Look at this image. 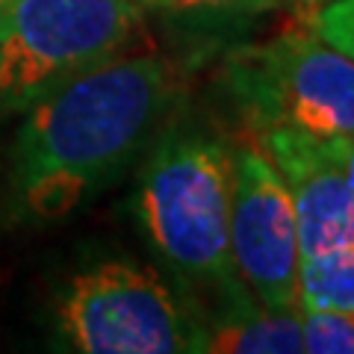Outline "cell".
Returning a JSON list of instances; mask_svg holds the SVG:
<instances>
[{"instance_id":"6da1fadb","label":"cell","mask_w":354,"mask_h":354,"mask_svg":"<svg viewBox=\"0 0 354 354\" xmlns=\"http://www.w3.org/2000/svg\"><path fill=\"white\" fill-rule=\"evenodd\" d=\"M177 74L162 57H115L30 104L12 183L32 216L59 218L136 157L169 115Z\"/></svg>"},{"instance_id":"7a4b0ae2","label":"cell","mask_w":354,"mask_h":354,"mask_svg":"<svg viewBox=\"0 0 354 354\" xmlns=\"http://www.w3.org/2000/svg\"><path fill=\"white\" fill-rule=\"evenodd\" d=\"M230 177L234 148L209 136H174L153 151L136 189V216L186 281L209 283L239 298L230 257Z\"/></svg>"},{"instance_id":"3957f363","label":"cell","mask_w":354,"mask_h":354,"mask_svg":"<svg viewBox=\"0 0 354 354\" xmlns=\"http://www.w3.org/2000/svg\"><path fill=\"white\" fill-rule=\"evenodd\" d=\"M139 0H0V109H27L57 86L124 53Z\"/></svg>"},{"instance_id":"277c9868","label":"cell","mask_w":354,"mask_h":354,"mask_svg":"<svg viewBox=\"0 0 354 354\" xmlns=\"http://www.w3.org/2000/svg\"><path fill=\"white\" fill-rule=\"evenodd\" d=\"M227 86L254 130L354 136V59L322 41L304 21L230 53Z\"/></svg>"},{"instance_id":"5b68a950","label":"cell","mask_w":354,"mask_h":354,"mask_svg":"<svg viewBox=\"0 0 354 354\" xmlns=\"http://www.w3.org/2000/svg\"><path fill=\"white\" fill-rule=\"evenodd\" d=\"M59 325L88 354L201 351L204 337L157 274L124 260L77 274L59 301Z\"/></svg>"},{"instance_id":"8992f818","label":"cell","mask_w":354,"mask_h":354,"mask_svg":"<svg viewBox=\"0 0 354 354\" xmlns=\"http://www.w3.org/2000/svg\"><path fill=\"white\" fill-rule=\"evenodd\" d=\"M230 257L257 304L298 310V218L290 189L257 136L234 148Z\"/></svg>"},{"instance_id":"52a82bcc","label":"cell","mask_w":354,"mask_h":354,"mask_svg":"<svg viewBox=\"0 0 354 354\" xmlns=\"http://www.w3.org/2000/svg\"><path fill=\"white\" fill-rule=\"evenodd\" d=\"M290 189L301 257L325 254L354 242V207L337 160L325 142L301 130H254Z\"/></svg>"},{"instance_id":"ba28073f","label":"cell","mask_w":354,"mask_h":354,"mask_svg":"<svg viewBox=\"0 0 354 354\" xmlns=\"http://www.w3.org/2000/svg\"><path fill=\"white\" fill-rule=\"evenodd\" d=\"M201 351L218 354H301L298 310H269L263 304L236 301V313L201 337Z\"/></svg>"},{"instance_id":"9c48e42d","label":"cell","mask_w":354,"mask_h":354,"mask_svg":"<svg viewBox=\"0 0 354 354\" xmlns=\"http://www.w3.org/2000/svg\"><path fill=\"white\" fill-rule=\"evenodd\" d=\"M298 310L354 313V242L298 260Z\"/></svg>"},{"instance_id":"30bf717a","label":"cell","mask_w":354,"mask_h":354,"mask_svg":"<svg viewBox=\"0 0 354 354\" xmlns=\"http://www.w3.org/2000/svg\"><path fill=\"white\" fill-rule=\"evenodd\" d=\"M304 351L354 354V313L339 310H298Z\"/></svg>"},{"instance_id":"8fae6325","label":"cell","mask_w":354,"mask_h":354,"mask_svg":"<svg viewBox=\"0 0 354 354\" xmlns=\"http://www.w3.org/2000/svg\"><path fill=\"white\" fill-rule=\"evenodd\" d=\"M301 21L330 48L354 59V0H319L301 9Z\"/></svg>"},{"instance_id":"7c38bea8","label":"cell","mask_w":354,"mask_h":354,"mask_svg":"<svg viewBox=\"0 0 354 354\" xmlns=\"http://www.w3.org/2000/svg\"><path fill=\"white\" fill-rule=\"evenodd\" d=\"M151 9H169V12H221V9H254L272 6L278 0H139Z\"/></svg>"},{"instance_id":"4fadbf2b","label":"cell","mask_w":354,"mask_h":354,"mask_svg":"<svg viewBox=\"0 0 354 354\" xmlns=\"http://www.w3.org/2000/svg\"><path fill=\"white\" fill-rule=\"evenodd\" d=\"M328 153L337 160L342 177H346V186H348V195H351V207H354V136H330L322 139Z\"/></svg>"},{"instance_id":"5bb4252c","label":"cell","mask_w":354,"mask_h":354,"mask_svg":"<svg viewBox=\"0 0 354 354\" xmlns=\"http://www.w3.org/2000/svg\"><path fill=\"white\" fill-rule=\"evenodd\" d=\"M313 3H319V0H298V6H301V9H307V6H313Z\"/></svg>"}]
</instances>
